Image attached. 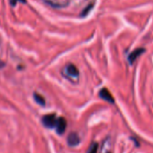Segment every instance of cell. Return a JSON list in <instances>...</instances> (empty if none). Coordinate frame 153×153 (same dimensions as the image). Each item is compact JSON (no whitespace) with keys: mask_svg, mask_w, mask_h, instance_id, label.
I'll list each match as a JSON object with an SVG mask.
<instances>
[{"mask_svg":"<svg viewBox=\"0 0 153 153\" xmlns=\"http://www.w3.org/2000/svg\"><path fill=\"white\" fill-rule=\"evenodd\" d=\"M56 115L54 114H46L42 117V123L45 127L47 128H54L56 125Z\"/></svg>","mask_w":153,"mask_h":153,"instance_id":"6da1fadb","label":"cell"},{"mask_svg":"<svg viewBox=\"0 0 153 153\" xmlns=\"http://www.w3.org/2000/svg\"><path fill=\"white\" fill-rule=\"evenodd\" d=\"M55 127H56V131L59 134H60V135L63 134L67 128V121L65 120V118L59 117V119H57Z\"/></svg>","mask_w":153,"mask_h":153,"instance_id":"7a4b0ae2","label":"cell"},{"mask_svg":"<svg viewBox=\"0 0 153 153\" xmlns=\"http://www.w3.org/2000/svg\"><path fill=\"white\" fill-rule=\"evenodd\" d=\"M67 140H68V144L69 146H76L79 145V142H80V138L79 136L78 135V133L76 132H71L68 134V138H67Z\"/></svg>","mask_w":153,"mask_h":153,"instance_id":"3957f363","label":"cell"},{"mask_svg":"<svg viewBox=\"0 0 153 153\" xmlns=\"http://www.w3.org/2000/svg\"><path fill=\"white\" fill-rule=\"evenodd\" d=\"M99 97H100L101 98H103L104 100L107 101L108 103H111V104H114V97H112L111 93H110L106 88H103V89L100 90V92H99Z\"/></svg>","mask_w":153,"mask_h":153,"instance_id":"277c9868","label":"cell"},{"mask_svg":"<svg viewBox=\"0 0 153 153\" xmlns=\"http://www.w3.org/2000/svg\"><path fill=\"white\" fill-rule=\"evenodd\" d=\"M144 49H136V50H134L130 55H129V57H128V60H129V62H130V64H132L133 62H135L136 61V59H138V57L140 56V55H141L143 52H144Z\"/></svg>","mask_w":153,"mask_h":153,"instance_id":"5b68a950","label":"cell"},{"mask_svg":"<svg viewBox=\"0 0 153 153\" xmlns=\"http://www.w3.org/2000/svg\"><path fill=\"white\" fill-rule=\"evenodd\" d=\"M66 71H67V74L69 75L70 76H78L79 75V69L76 68L75 65H68L67 68H66Z\"/></svg>","mask_w":153,"mask_h":153,"instance_id":"8992f818","label":"cell"},{"mask_svg":"<svg viewBox=\"0 0 153 153\" xmlns=\"http://www.w3.org/2000/svg\"><path fill=\"white\" fill-rule=\"evenodd\" d=\"M33 97H34V100L40 105H45V99L43 97H42L41 95L37 94V93H34L33 94Z\"/></svg>","mask_w":153,"mask_h":153,"instance_id":"52a82bcc","label":"cell"},{"mask_svg":"<svg viewBox=\"0 0 153 153\" xmlns=\"http://www.w3.org/2000/svg\"><path fill=\"white\" fill-rule=\"evenodd\" d=\"M97 150H98V143L94 142V143L90 146V148H89L88 153H97Z\"/></svg>","mask_w":153,"mask_h":153,"instance_id":"ba28073f","label":"cell"},{"mask_svg":"<svg viewBox=\"0 0 153 153\" xmlns=\"http://www.w3.org/2000/svg\"><path fill=\"white\" fill-rule=\"evenodd\" d=\"M92 7H93V4H91V5H89L88 7H87L83 10V12L81 13V16H86L88 14V12L92 9Z\"/></svg>","mask_w":153,"mask_h":153,"instance_id":"9c48e42d","label":"cell"},{"mask_svg":"<svg viewBox=\"0 0 153 153\" xmlns=\"http://www.w3.org/2000/svg\"><path fill=\"white\" fill-rule=\"evenodd\" d=\"M21 2V3H25L26 2V0H10V3L12 6H16L17 4V2Z\"/></svg>","mask_w":153,"mask_h":153,"instance_id":"30bf717a","label":"cell"},{"mask_svg":"<svg viewBox=\"0 0 153 153\" xmlns=\"http://www.w3.org/2000/svg\"><path fill=\"white\" fill-rule=\"evenodd\" d=\"M4 66H5V63L1 59H0V68H3Z\"/></svg>","mask_w":153,"mask_h":153,"instance_id":"8fae6325","label":"cell"}]
</instances>
